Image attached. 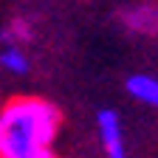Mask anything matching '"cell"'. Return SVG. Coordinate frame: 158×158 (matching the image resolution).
<instances>
[{"label": "cell", "mask_w": 158, "mask_h": 158, "mask_svg": "<svg viewBox=\"0 0 158 158\" xmlns=\"http://www.w3.org/2000/svg\"><path fill=\"white\" fill-rule=\"evenodd\" d=\"M62 113L43 96H14L0 107V158H51Z\"/></svg>", "instance_id": "obj_1"}, {"label": "cell", "mask_w": 158, "mask_h": 158, "mask_svg": "<svg viewBox=\"0 0 158 158\" xmlns=\"http://www.w3.org/2000/svg\"><path fill=\"white\" fill-rule=\"evenodd\" d=\"M96 133L99 141H102L105 152L110 158H122L124 150V130H122V118H118L116 110H99L96 113Z\"/></svg>", "instance_id": "obj_2"}, {"label": "cell", "mask_w": 158, "mask_h": 158, "mask_svg": "<svg viewBox=\"0 0 158 158\" xmlns=\"http://www.w3.org/2000/svg\"><path fill=\"white\" fill-rule=\"evenodd\" d=\"M124 88L141 105L158 107V76H152V73H133V76H127V85Z\"/></svg>", "instance_id": "obj_3"}, {"label": "cell", "mask_w": 158, "mask_h": 158, "mask_svg": "<svg viewBox=\"0 0 158 158\" xmlns=\"http://www.w3.org/2000/svg\"><path fill=\"white\" fill-rule=\"evenodd\" d=\"M124 26L130 31H141V34H158V9L155 6H141V9H130L124 17Z\"/></svg>", "instance_id": "obj_4"}, {"label": "cell", "mask_w": 158, "mask_h": 158, "mask_svg": "<svg viewBox=\"0 0 158 158\" xmlns=\"http://www.w3.org/2000/svg\"><path fill=\"white\" fill-rule=\"evenodd\" d=\"M0 68L20 76V73H26V71L31 68V62H28V56L23 54V48H20V45H6L3 54H0Z\"/></svg>", "instance_id": "obj_5"}, {"label": "cell", "mask_w": 158, "mask_h": 158, "mask_svg": "<svg viewBox=\"0 0 158 158\" xmlns=\"http://www.w3.org/2000/svg\"><path fill=\"white\" fill-rule=\"evenodd\" d=\"M28 37H31V26L26 23V20H14L6 31H0V40H3L6 45H20Z\"/></svg>", "instance_id": "obj_6"}]
</instances>
